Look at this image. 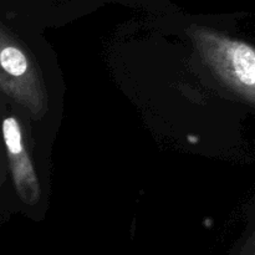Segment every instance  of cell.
I'll use <instances>...</instances> for the list:
<instances>
[{"mask_svg":"<svg viewBox=\"0 0 255 255\" xmlns=\"http://www.w3.org/2000/svg\"><path fill=\"white\" fill-rule=\"evenodd\" d=\"M2 136L17 194L25 204L35 206L40 199V184L25 148L21 126L14 116L5 117L2 121Z\"/></svg>","mask_w":255,"mask_h":255,"instance_id":"obj_3","label":"cell"},{"mask_svg":"<svg viewBox=\"0 0 255 255\" xmlns=\"http://www.w3.org/2000/svg\"><path fill=\"white\" fill-rule=\"evenodd\" d=\"M188 34L203 61L231 90L255 102V47L203 26Z\"/></svg>","mask_w":255,"mask_h":255,"instance_id":"obj_1","label":"cell"},{"mask_svg":"<svg viewBox=\"0 0 255 255\" xmlns=\"http://www.w3.org/2000/svg\"><path fill=\"white\" fill-rule=\"evenodd\" d=\"M0 41V86L2 91L34 116L41 117L47 110V97L39 72L5 26L1 29Z\"/></svg>","mask_w":255,"mask_h":255,"instance_id":"obj_2","label":"cell"}]
</instances>
